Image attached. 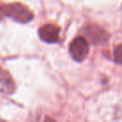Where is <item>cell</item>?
<instances>
[{
	"instance_id": "obj_1",
	"label": "cell",
	"mask_w": 122,
	"mask_h": 122,
	"mask_svg": "<svg viewBox=\"0 0 122 122\" xmlns=\"http://www.w3.org/2000/svg\"><path fill=\"white\" fill-rule=\"evenodd\" d=\"M1 13L19 23H28L33 18L32 12L26 6L19 3L2 6Z\"/></svg>"
},
{
	"instance_id": "obj_2",
	"label": "cell",
	"mask_w": 122,
	"mask_h": 122,
	"mask_svg": "<svg viewBox=\"0 0 122 122\" xmlns=\"http://www.w3.org/2000/svg\"><path fill=\"white\" fill-rule=\"evenodd\" d=\"M69 51L71 57L75 61L81 62L87 57L89 53V43L86 38L78 36L71 42Z\"/></svg>"
},
{
	"instance_id": "obj_3",
	"label": "cell",
	"mask_w": 122,
	"mask_h": 122,
	"mask_svg": "<svg viewBox=\"0 0 122 122\" xmlns=\"http://www.w3.org/2000/svg\"><path fill=\"white\" fill-rule=\"evenodd\" d=\"M84 32L89 37L91 42L93 43V44L104 43L108 40L107 32L97 25H89V26H87L85 28Z\"/></svg>"
},
{
	"instance_id": "obj_4",
	"label": "cell",
	"mask_w": 122,
	"mask_h": 122,
	"mask_svg": "<svg viewBox=\"0 0 122 122\" xmlns=\"http://www.w3.org/2000/svg\"><path fill=\"white\" fill-rule=\"evenodd\" d=\"M39 37L47 43H56L59 41V28L52 24H47L39 29Z\"/></svg>"
},
{
	"instance_id": "obj_5",
	"label": "cell",
	"mask_w": 122,
	"mask_h": 122,
	"mask_svg": "<svg viewBox=\"0 0 122 122\" xmlns=\"http://www.w3.org/2000/svg\"><path fill=\"white\" fill-rule=\"evenodd\" d=\"M113 56H114V60L117 64L122 65V44L117 46L114 49L113 51Z\"/></svg>"
}]
</instances>
